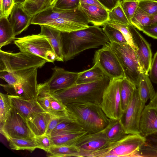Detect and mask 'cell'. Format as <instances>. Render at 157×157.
I'll return each mask as SVG.
<instances>
[{
	"label": "cell",
	"mask_w": 157,
	"mask_h": 157,
	"mask_svg": "<svg viewBox=\"0 0 157 157\" xmlns=\"http://www.w3.org/2000/svg\"><path fill=\"white\" fill-rule=\"evenodd\" d=\"M87 17L79 7L71 10L57 9L53 7L34 15L31 24L45 25L61 32H71L87 28Z\"/></svg>",
	"instance_id": "obj_1"
},
{
	"label": "cell",
	"mask_w": 157,
	"mask_h": 157,
	"mask_svg": "<svg viewBox=\"0 0 157 157\" xmlns=\"http://www.w3.org/2000/svg\"><path fill=\"white\" fill-rule=\"evenodd\" d=\"M61 36L65 61L86 50L103 46L109 41L102 29L94 25L71 32H61Z\"/></svg>",
	"instance_id": "obj_2"
},
{
	"label": "cell",
	"mask_w": 157,
	"mask_h": 157,
	"mask_svg": "<svg viewBox=\"0 0 157 157\" xmlns=\"http://www.w3.org/2000/svg\"><path fill=\"white\" fill-rule=\"evenodd\" d=\"M64 104L67 117L88 133H94L101 131L110 120L103 111L101 105L90 103Z\"/></svg>",
	"instance_id": "obj_3"
},
{
	"label": "cell",
	"mask_w": 157,
	"mask_h": 157,
	"mask_svg": "<svg viewBox=\"0 0 157 157\" xmlns=\"http://www.w3.org/2000/svg\"><path fill=\"white\" fill-rule=\"evenodd\" d=\"M110 80L106 75L98 81L75 84L65 89L49 93L64 104L90 103L101 105L103 93Z\"/></svg>",
	"instance_id": "obj_4"
},
{
	"label": "cell",
	"mask_w": 157,
	"mask_h": 157,
	"mask_svg": "<svg viewBox=\"0 0 157 157\" xmlns=\"http://www.w3.org/2000/svg\"><path fill=\"white\" fill-rule=\"evenodd\" d=\"M145 140V137L139 133L128 134L117 141L109 143L105 147L94 152L91 157H136Z\"/></svg>",
	"instance_id": "obj_5"
},
{
	"label": "cell",
	"mask_w": 157,
	"mask_h": 157,
	"mask_svg": "<svg viewBox=\"0 0 157 157\" xmlns=\"http://www.w3.org/2000/svg\"><path fill=\"white\" fill-rule=\"evenodd\" d=\"M109 44L123 69L125 78L138 88L144 71L135 51L127 43Z\"/></svg>",
	"instance_id": "obj_6"
},
{
	"label": "cell",
	"mask_w": 157,
	"mask_h": 157,
	"mask_svg": "<svg viewBox=\"0 0 157 157\" xmlns=\"http://www.w3.org/2000/svg\"><path fill=\"white\" fill-rule=\"evenodd\" d=\"M47 62L44 59L28 52L20 51L13 53L0 50V72L40 68Z\"/></svg>",
	"instance_id": "obj_7"
},
{
	"label": "cell",
	"mask_w": 157,
	"mask_h": 157,
	"mask_svg": "<svg viewBox=\"0 0 157 157\" xmlns=\"http://www.w3.org/2000/svg\"><path fill=\"white\" fill-rule=\"evenodd\" d=\"M20 51L28 52L53 63L57 58L45 37L40 33L17 38L13 41Z\"/></svg>",
	"instance_id": "obj_8"
},
{
	"label": "cell",
	"mask_w": 157,
	"mask_h": 157,
	"mask_svg": "<svg viewBox=\"0 0 157 157\" xmlns=\"http://www.w3.org/2000/svg\"><path fill=\"white\" fill-rule=\"evenodd\" d=\"M38 68L29 70L16 84H0L9 95L19 97L26 100L36 99L38 84L37 76Z\"/></svg>",
	"instance_id": "obj_9"
},
{
	"label": "cell",
	"mask_w": 157,
	"mask_h": 157,
	"mask_svg": "<svg viewBox=\"0 0 157 157\" xmlns=\"http://www.w3.org/2000/svg\"><path fill=\"white\" fill-rule=\"evenodd\" d=\"M121 79H111L103 94L101 107L105 114L110 119H120L123 113L120 91Z\"/></svg>",
	"instance_id": "obj_10"
},
{
	"label": "cell",
	"mask_w": 157,
	"mask_h": 157,
	"mask_svg": "<svg viewBox=\"0 0 157 157\" xmlns=\"http://www.w3.org/2000/svg\"><path fill=\"white\" fill-rule=\"evenodd\" d=\"M0 128V133L8 140L11 138L33 140L35 137L26 121L13 106L7 119Z\"/></svg>",
	"instance_id": "obj_11"
},
{
	"label": "cell",
	"mask_w": 157,
	"mask_h": 157,
	"mask_svg": "<svg viewBox=\"0 0 157 157\" xmlns=\"http://www.w3.org/2000/svg\"><path fill=\"white\" fill-rule=\"evenodd\" d=\"M93 61L111 80L125 78L123 69L109 42L95 51Z\"/></svg>",
	"instance_id": "obj_12"
},
{
	"label": "cell",
	"mask_w": 157,
	"mask_h": 157,
	"mask_svg": "<svg viewBox=\"0 0 157 157\" xmlns=\"http://www.w3.org/2000/svg\"><path fill=\"white\" fill-rule=\"evenodd\" d=\"M145 103L140 99L138 89L136 88L120 119L127 134H139L140 120Z\"/></svg>",
	"instance_id": "obj_13"
},
{
	"label": "cell",
	"mask_w": 157,
	"mask_h": 157,
	"mask_svg": "<svg viewBox=\"0 0 157 157\" xmlns=\"http://www.w3.org/2000/svg\"><path fill=\"white\" fill-rule=\"evenodd\" d=\"M109 143L101 131L88 132L78 139L75 146L79 150V157H91L94 152L105 147Z\"/></svg>",
	"instance_id": "obj_14"
},
{
	"label": "cell",
	"mask_w": 157,
	"mask_h": 157,
	"mask_svg": "<svg viewBox=\"0 0 157 157\" xmlns=\"http://www.w3.org/2000/svg\"><path fill=\"white\" fill-rule=\"evenodd\" d=\"M53 73L46 83L50 93L64 90L75 84L80 72H72L55 66L52 68Z\"/></svg>",
	"instance_id": "obj_15"
},
{
	"label": "cell",
	"mask_w": 157,
	"mask_h": 157,
	"mask_svg": "<svg viewBox=\"0 0 157 157\" xmlns=\"http://www.w3.org/2000/svg\"><path fill=\"white\" fill-rule=\"evenodd\" d=\"M134 44L137 50L136 56L144 72L148 74L152 61V53L149 43L136 28L130 24L128 25Z\"/></svg>",
	"instance_id": "obj_16"
},
{
	"label": "cell",
	"mask_w": 157,
	"mask_h": 157,
	"mask_svg": "<svg viewBox=\"0 0 157 157\" xmlns=\"http://www.w3.org/2000/svg\"><path fill=\"white\" fill-rule=\"evenodd\" d=\"M12 106L27 121L32 120L38 113L46 112L36 99L26 100L9 95Z\"/></svg>",
	"instance_id": "obj_17"
},
{
	"label": "cell",
	"mask_w": 157,
	"mask_h": 157,
	"mask_svg": "<svg viewBox=\"0 0 157 157\" xmlns=\"http://www.w3.org/2000/svg\"><path fill=\"white\" fill-rule=\"evenodd\" d=\"M9 19L15 36L26 30L33 17L25 10L23 4H14Z\"/></svg>",
	"instance_id": "obj_18"
},
{
	"label": "cell",
	"mask_w": 157,
	"mask_h": 157,
	"mask_svg": "<svg viewBox=\"0 0 157 157\" xmlns=\"http://www.w3.org/2000/svg\"><path fill=\"white\" fill-rule=\"evenodd\" d=\"M139 134L145 137L157 132V108L145 105L140 119Z\"/></svg>",
	"instance_id": "obj_19"
},
{
	"label": "cell",
	"mask_w": 157,
	"mask_h": 157,
	"mask_svg": "<svg viewBox=\"0 0 157 157\" xmlns=\"http://www.w3.org/2000/svg\"><path fill=\"white\" fill-rule=\"evenodd\" d=\"M40 25V33L44 36L49 43L56 56L57 61H64L61 32L48 25Z\"/></svg>",
	"instance_id": "obj_20"
},
{
	"label": "cell",
	"mask_w": 157,
	"mask_h": 157,
	"mask_svg": "<svg viewBox=\"0 0 157 157\" xmlns=\"http://www.w3.org/2000/svg\"><path fill=\"white\" fill-rule=\"evenodd\" d=\"M80 7L86 15L89 23L94 25L103 26L108 20L109 11L104 8L80 3Z\"/></svg>",
	"instance_id": "obj_21"
},
{
	"label": "cell",
	"mask_w": 157,
	"mask_h": 157,
	"mask_svg": "<svg viewBox=\"0 0 157 157\" xmlns=\"http://www.w3.org/2000/svg\"><path fill=\"white\" fill-rule=\"evenodd\" d=\"M52 117L48 113L42 112L38 113L32 120L27 121L28 127L35 137L45 134Z\"/></svg>",
	"instance_id": "obj_22"
},
{
	"label": "cell",
	"mask_w": 157,
	"mask_h": 157,
	"mask_svg": "<svg viewBox=\"0 0 157 157\" xmlns=\"http://www.w3.org/2000/svg\"><path fill=\"white\" fill-rule=\"evenodd\" d=\"M109 143L117 141L127 134L121 119H110L107 125L101 130Z\"/></svg>",
	"instance_id": "obj_23"
},
{
	"label": "cell",
	"mask_w": 157,
	"mask_h": 157,
	"mask_svg": "<svg viewBox=\"0 0 157 157\" xmlns=\"http://www.w3.org/2000/svg\"><path fill=\"white\" fill-rule=\"evenodd\" d=\"M137 88L140 99L145 103L148 100H151L155 93L148 74L144 72L141 74L139 86Z\"/></svg>",
	"instance_id": "obj_24"
},
{
	"label": "cell",
	"mask_w": 157,
	"mask_h": 157,
	"mask_svg": "<svg viewBox=\"0 0 157 157\" xmlns=\"http://www.w3.org/2000/svg\"><path fill=\"white\" fill-rule=\"evenodd\" d=\"M106 75L97 64L89 69L80 72L76 84H80L94 82L103 78Z\"/></svg>",
	"instance_id": "obj_25"
},
{
	"label": "cell",
	"mask_w": 157,
	"mask_h": 157,
	"mask_svg": "<svg viewBox=\"0 0 157 157\" xmlns=\"http://www.w3.org/2000/svg\"><path fill=\"white\" fill-rule=\"evenodd\" d=\"M85 131L50 136L52 146L75 145L76 141L87 133Z\"/></svg>",
	"instance_id": "obj_26"
},
{
	"label": "cell",
	"mask_w": 157,
	"mask_h": 157,
	"mask_svg": "<svg viewBox=\"0 0 157 157\" xmlns=\"http://www.w3.org/2000/svg\"><path fill=\"white\" fill-rule=\"evenodd\" d=\"M15 37L8 18H0V48L14 41Z\"/></svg>",
	"instance_id": "obj_27"
},
{
	"label": "cell",
	"mask_w": 157,
	"mask_h": 157,
	"mask_svg": "<svg viewBox=\"0 0 157 157\" xmlns=\"http://www.w3.org/2000/svg\"><path fill=\"white\" fill-rule=\"evenodd\" d=\"M137 88L132 83L125 78L122 79L120 91L122 109H126L132 97L135 89Z\"/></svg>",
	"instance_id": "obj_28"
},
{
	"label": "cell",
	"mask_w": 157,
	"mask_h": 157,
	"mask_svg": "<svg viewBox=\"0 0 157 157\" xmlns=\"http://www.w3.org/2000/svg\"><path fill=\"white\" fill-rule=\"evenodd\" d=\"M48 157H79V151L75 145L52 146L47 152Z\"/></svg>",
	"instance_id": "obj_29"
},
{
	"label": "cell",
	"mask_w": 157,
	"mask_h": 157,
	"mask_svg": "<svg viewBox=\"0 0 157 157\" xmlns=\"http://www.w3.org/2000/svg\"><path fill=\"white\" fill-rule=\"evenodd\" d=\"M84 131L67 117L52 131L50 136L73 133Z\"/></svg>",
	"instance_id": "obj_30"
},
{
	"label": "cell",
	"mask_w": 157,
	"mask_h": 157,
	"mask_svg": "<svg viewBox=\"0 0 157 157\" xmlns=\"http://www.w3.org/2000/svg\"><path fill=\"white\" fill-rule=\"evenodd\" d=\"M153 17L147 14L138 7L130 20V23L136 28L141 31L142 29L151 25Z\"/></svg>",
	"instance_id": "obj_31"
},
{
	"label": "cell",
	"mask_w": 157,
	"mask_h": 157,
	"mask_svg": "<svg viewBox=\"0 0 157 157\" xmlns=\"http://www.w3.org/2000/svg\"><path fill=\"white\" fill-rule=\"evenodd\" d=\"M26 12L33 17L36 14L52 7L50 0H29L23 4Z\"/></svg>",
	"instance_id": "obj_32"
},
{
	"label": "cell",
	"mask_w": 157,
	"mask_h": 157,
	"mask_svg": "<svg viewBox=\"0 0 157 157\" xmlns=\"http://www.w3.org/2000/svg\"><path fill=\"white\" fill-rule=\"evenodd\" d=\"M8 141L9 142L10 148L13 150H27L32 152L37 148L34 139L11 138Z\"/></svg>",
	"instance_id": "obj_33"
},
{
	"label": "cell",
	"mask_w": 157,
	"mask_h": 157,
	"mask_svg": "<svg viewBox=\"0 0 157 157\" xmlns=\"http://www.w3.org/2000/svg\"><path fill=\"white\" fill-rule=\"evenodd\" d=\"M36 99L45 111L49 113L50 110V93L45 82L38 84Z\"/></svg>",
	"instance_id": "obj_34"
},
{
	"label": "cell",
	"mask_w": 157,
	"mask_h": 157,
	"mask_svg": "<svg viewBox=\"0 0 157 157\" xmlns=\"http://www.w3.org/2000/svg\"><path fill=\"white\" fill-rule=\"evenodd\" d=\"M50 110L49 113L51 115L57 117H67L66 107L63 102L55 98L50 93Z\"/></svg>",
	"instance_id": "obj_35"
},
{
	"label": "cell",
	"mask_w": 157,
	"mask_h": 157,
	"mask_svg": "<svg viewBox=\"0 0 157 157\" xmlns=\"http://www.w3.org/2000/svg\"><path fill=\"white\" fill-rule=\"evenodd\" d=\"M12 107L9 94L0 93V126L3 125L7 119Z\"/></svg>",
	"instance_id": "obj_36"
},
{
	"label": "cell",
	"mask_w": 157,
	"mask_h": 157,
	"mask_svg": "<svg viewBox=\"0 0 157 157\" xmlns=\"http://www.w3.org/2000/svg\"><path fill=\"white\" fill-rule=\"evenodd\" d=\"M103 27V30L109 39L110 42L127 43L123 35L119 30L111 26L107 23Z\"/></svg>",
	"instance_id": "obj_37"
},
{
	"label": "cell",
	"mask_w": 157,
	"mask_h": 157,
	"mask_svg": "<svg viewBox=\"0 0 157 157\" xmlns=\"http://www.w3.org/2000/svg\"><path fill=\"white\" fill-rule=\"evenodd\" d=\"M115 22L128 25L131 24L126 17L120 3L109 12L107 22Z\"/></svg>",
	"instance_id": "obj_38"
},
{
	"label": "cell",
	"mask_w": 157,
	"mask_h": 157,
	"mask_svg": "<svg viewBox=\"0 0 157 157\" xmlns=\"http://www.w3.org/2000/svg\"><path fill=\"white\" fill-rule=\"evenodd\" d=\"M30 68L12 72H1L0 78L6 81L8 84L13 85L21 79Z\"/></svg>",
	"instance_id": "obj_39"
},
{
	"label": "cell",
	"mask_w": 157,
	"mask_h": 157,
	"mask_svg": "<svg viewBox=\"0 0 157 157\" xmlns=\"http://www.w3.org/2000/svg\"><path fill=\"white\" fill-rule=\"evenodd\" d=\"M138 2L139 0H122L120 1V4L130 22L138 7Z\"/></svg>",
	"instance_id": "obj_40"
},
{
	"label": "cell",
	"mask_w": 157,
	"mask_h": 157,
	"mask_svg": "<svg viewBox=\"0 0 157 157\" xmlns=\"http://www.w3.org/2000/svg\"><path fill=\"white\" fill-rule=\"evenodd\" d=\"M107 23L111 26L120 31L124 37L127 43L132 48L135 52L137 51V49L134 44L132 34L128 25L114 22H109Z\"/></svg>",
	"instance_id": "obj_41"
},
{
	"label": "cell",
	"mask_w": 157,
	"mask_h": 157,
	"mask_svg": "<svg viewBox=\"0 0 157 157\" xmlns=\"http://www.w3.org/2000/svg\"><path fill=\"white\" fill-rule=\"evenodd\" d=\"M138 7L151 16L157 15V0H139Z\"/></svg>",
	"instance_id": "obj_42"
},
{
	"label": "cell",
	"mask_w": 157,
	"mask_h": 157,
	"mask_svg": "<svg viewBox=\"0 0 157 157\" xmlns=\"http://www.w3.org/2000/svg\"><path fill=\"white\" fill-rule=\"evenodd\" d=\"M80 5V0H56L52 7L57 9L71 10L79 8Z\"/></svg>",
	"instance_id": "obj_43"
},
{
	"label": "cell",
	"mask_w": 157,
	"mask_h": 157,
	"mask_svg": "<svg viewBox=\"0 0 157 157\" xmlns=\"http://www.w3.org/2000/svg\"><path fill=\"white\" fill-rule=\"evenodd\" d=\"M34 140L37 148L42 149L47 152L52 146L50 136L46 134L35 136Z\"/></svg>",
	"instance_id": "obj_44"
},
{
	"label": "cell",
	"mask_w": 157,
	"mask_h": 157,
	"mask_svg": "<svg viewBox=\"0 0 157 157\" xmlns=\"http://www.w3.org/2000/svg\"><path fill=\"white\" fill-rule=\"evenodd\" d=\"M0 18H8L14 5L13 0H0Z\"/></svg>",
	"instance_id": "obj_45"
},
{
	"label": "cell",
	"mask_w": 157,
	"mask_h": 157,
	"mask_svg": "<svg viewBox=\"0 0 157 157\" xmlns=\"http://www.w3.org/2000/svg\"><path fill=\"white\" fill-rule=\"evenodd\" d=\"M149 72L150 79L152 82L157 84V52L152 59Z\"/></svg>",
	"instance_id": "obj_46"
},
{
	"label": "cell",
	"mask_w": 157,
	"mask_h": 157,
	"mask_svg": "<svg viewBox=\"0 0 157 157\" xmlns=\"http://www.w3.org/2000/svg\"><path fill=\"white\" fill-rule=\"evenodd\" d=\"M67 117H57L52 116L48 125L45 134L50 136L51 132L53 130Z\"/></svg>",
	"instance_id": "obj_47"
},
{
	"label": "cell",
	"mask_w": 157,
	"mask_h": 157,
	"mask_svg": "<svg viewBox=\"0 0 157 157\" xmlns=\"http://www.w3.org/2000/svg\"><path fill=\"white\" fill-rule=\"evenodd\" d=\"M141 31L147 36L157 40V22L145 27Z\"/></svg>",
	"instance_id": "obj_48"
},
{
	"label": "cell",
	"mask_w": 157,
	"mask_h": 157,
	"mask_svg": "<svg viewBox=\"0 0 157 157\" xmlns=\"http://www.w3.org/2000/svg\"><path fill=\"white\" fill-rule=\"evenodd\" d=\"M145 137L144 144L157 150V132Z\"/></svg>",
	"instance_id": "obj_49"
},
{
	"label": "cell",
	"mask_w": 157,
	"mask_h": 157,
	"mask_svg": "<svg viewBox=\"0 0 157 157\" xmlns=\"http://www.w3.org/2000/svg\"><path fill=\"white\" fill-rule=\"evenodd\" d=\"M109 11L119 5L120 0H97Z\"/></svg>",
	"instance_id": "obj_50"
},
{
	"label": "cell",
	"mask_w": 157,
	"mask_h": 157,
	"mask_svg": "<svg viewBox=\"0 0 157 157\" xmlns=\"http://www.w3.org/2000/svg\"><path fill=\"white\" fill-rule=\"evenodd\" d=\"M80 3H84L90 5H94L105 8L97 0H80Z\"/></svg>",
	"instance_id": "obj_51"
},
{
	"label": "cell",
	"mask_w": 157,
	"mask_h": 157,
	"mask_svg": "<svg viewBox=\"0 0 157 157\" xmlns=\"http://www.w3.org/2000/svg\"><path fill=\"white\" fill-rule=\"evenodd\" d=\"M147 105L157 108V90L153 98L150 100Z\"/></svg>",
	"instance_id": "obj_52"
},
{
	"label": "cell",
	"mask_w": 157,
	"mask_h": 157,
	"mask_svg": "<svg viewBox=\"0 0 157 157\" xmlns=\"http://www.w3.org/2000/svg\"><path fill=\"white\" fill-rule=\"evenodd\" d=\"M26 0H13L14 4L17 3L24 4Z\"/></svg>",
	"instance_id": "obj_53"
},
{
	"label": "cell",
	"mask_w": 157,
	"mask_h": 157,
	"mask_svg": "<svg viewBox=\"0 0 157 157\" xmlns=\"http://www.w3.org/2000/svg\"><path fill=\"white\" fill-rule=\"evenodd\" d=\"M56 1V0H50V5L52 7L53 6Z\"/></svg>",
	"instance_id": "obj_54"
},
{
	"label": "cell",
	"mask_w": 157,
	"mask_h": 157,
	"mask_svg": "<svg viewBox=\"0 0 157 157\" xmlns=\"http://www.w3.org/2000/svg\"><path fill=\"white\" fill-rule=\"evenodd\" d=\"M157 22V15L153 17V19L152 24Z\"/></svg>",
	"instance_id": "obj_55"
},
{
	"label": "cell",
	"mask_w": 157,
	"mask_h": 157,
	"mask_svg": "<svg viewBox=\"0 0 157 157\" xmlns=\"http://www.w3.org/2000/svg\"><path fill=\"white\" fill-rule=\"evenodd\" d=\"M29 0H26V1H29Z\"/></svg>",
	"instance_id": "obj_56"
}]
</instances>
